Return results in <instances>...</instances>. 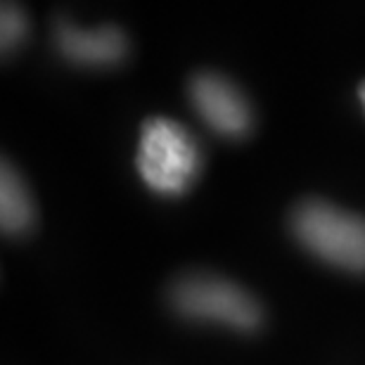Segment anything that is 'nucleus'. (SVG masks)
Returning <instances> with one entry per match:
<instances>
[{
	"mask_svg": "<svg viewBox=\"0 0 365 365\" xmlns=\"http://www.w3.org/2000/svg\"><path fill=\"white\" fill-rule=\"evenodd\" d=\"M292 230L318 259L344 271H365V218L327 202L309 200L292 214Z\"/></svg>",
	"mask_w": 365,
	"mask_h": 365,
	"instance_id": "obj_1",
	"label": "nucleus"
},
{
	"mask_svg": "<svg viewBox=\"0 0 365 365\" xmlns=\"http://www.w3.org/2000/svg\"><path fill=\"white\" fill-rule=\"evenodd\" d=\"M202 169V152L192 135L171 119H150L143 126L138 171L152 190L182 195Z\"/></svg>",
	"mask_w": 365,
	"mask_h": 365,
	"instance_id": "obj_2",
	"label": "nucleus"
},
{
	"mask_svg": "<svg viewBox=\"0 0 365 365\" xmlns=\"http://www.w3.org/2000/svg\"><path fill=\"white\" fill-rule=\"evenodd\" d=\"M169 299L182 318L209 320L252 332L261 325V306L250 292L218 275L192 273L178 277Z\"/></svg>",
	"mask_w": 365,
	"mask_h": 365,
	"instance_id": "obj_3",
	"label": "nucleus"
},
{
	"mask_svg": "<svg viewBox=\"0 0 365 365\" xmlns=\"http://www.w3.org/2000/svg\"><path fill=\"white\" fill-rule=\"evenodd\" d=\"M190 98L197 114L216 133L240 138L252 128V109L235 83L218 74H200L190 83Z\"/></svg>",
	"mask_w": 365,
	"mask_h": 365,
	"instance_id": "obj_4",
	"label": "nucleus"
},
{
	"mask_svg": "<svg viewBox=\"0 0 365 365\" xmlns=\"http://www.w3.org/2000/svg\"><path fill=\"white\" fill-rule=\"evenodd\" d=\"M57 46L71 62L88 67H109L123 60L126 55V36L116 26H102L86 31L67 21L57 24Z\"/></svg>",
	"mask_w": 365,
	"mask_h": 365,
	"instance_id": "obj_5",
	"label": "nucleus"
},
{
	"mask_svg": "<svg viewBox=\"0 0 365 365\" xmlns=\"http://www.w3.org/2000/svg\"><path fill=\"white\" fill-rule=\"evenodd\" d=\"M34 221V204L24 180L10 164L0 169V225L7 235H19L29 230Z\"/></svg>",
	"mask_w": 365,
	"mask_h": 365,
	"instance_id": "obj_6",
	"label": "nucleus"
},
{
	"mask_svg": "<svg viewBox=\"0 0 365 365\" xmlns=\"http://www.w3.org/2000/svg\"><path fill=\"white\" fill-rule=\"evenodd\" d=\"M26 36V17L24 12L19 10L17 5H3V12H0V43H3V50L17 48Z\"/></svg>",
	"mask_w": 365,
	"mask_h": 365,
	"instance_id": "obj_7",
	"label": "nucleus"
},
{
	"mask_svg": "<svg viewBox=\"0 0 365 365\" xmlns=\"http://www.w3.org/2000/svg\"><path fill=\"white\" fill-rule=\"evenodd\" d=\"M361 98H363V105H365V83L361 86Z\"/></svg>",
	"mask_w": 365,
	"mask_h": 365,
	"instance_id": "obj_8",
	"label": "nucleus"
}]
</instances>
